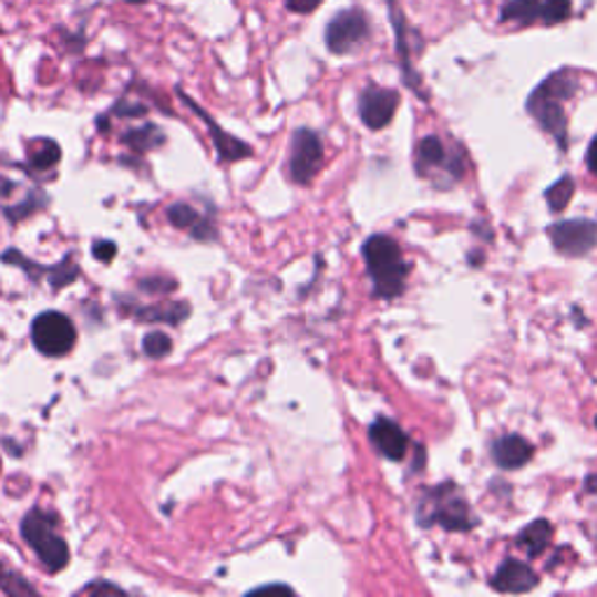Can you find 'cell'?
<instances>
[{"instance_id":"6da1fadb","label":"cell","mask_w":597,"mask_h":597,"mask_svg":"<svg viewBox=\"0 0 597 597\" xmlns=\"http://www.w3.org/2000/svg\"><path fill=\"white\" fill-rule=\"evenodd\" d=\"M581 75L579 71L558 69L546 75L525 101L527 115L533 117L550 138L565 150L567 147V103L579 94Z\"/></svg>"},{"instance_id":"7a4b0ae2","label":"cell","mask_w":597,"mask_h":597,"mask_svg":"<svg viewBox=\"0 0 597 597\" xmlns=\"http://www.w3.org/2000/svg\"><path fill=\"white\" fill-rule=\"evenodd\" d=\"M367 271L373 280V295L379 299H394L404 292L409 264L390 236H371L364 243Z\"/></svg>"},{"instance_id":"3957f363","label":"cell","mask_w":597,"mask_h":597,"mask_svg":"<svg viewBox=\"0 0 597 597\" xmlns=\"http://www.w3.org/2000/svg\"><path fill=\"white\" fill-rule=\"evenodd\" d=\"M19 533L35 553L38 563L50 574L65 569V565L71 563V548L59 533V516L54 512H45V508L38 506L31 508L21 521Z\"/></svg>"},{"instance_id":"277c9868","label":"cell","mask_w":597,"mask_h":597,"mask_svg":"<svg viewBox=\"0 0 597 597\" xmlns=\"http://www.w3.org/2000/svg\"><path fill=\"white\" fill-rule=\"evenodd\" d=\"M373 38V19L367 8L350 6L329 17L325 27V48L334 56H352Z\"/></svg>"},{"instance_id":"5b68a950","label":"cell","mask_w":597,"mask_h":597,"mask_svg":"<svg viewBox=\"0 0 597 597\" xmlns=\"http://www.w3.org/2000/svg\"><path fill=\"white\" fill-rule=\"evenodd\" d=\"M385 6H388L392 35H394V52H397V59H400V71H402L404 84L418 99L428 101L423 78H420V73L415 71V63H413L415 54H423L425 38L415 27H411V21H409L400 0H385Z\"/></svg>"},{"instance_id":"8992f818","label":"cell","mask_w":597,"mask_h":597,"mask_svg":"<svg viewBox=\"0 0 597 597\" xmlns=\"http://www.w3.org/2000/svg\"><path fill=\"white\" fill-rule=\"evenodd\" d=\"M574 17V0H504L500 6V24L516 29L560 27Z\"/></svg>"},{"instance_id":"52a82bcc","label":"cell","mask_w":597,"mask_h":597,"mask_svg":"<svg viewBox=\"0 0 597 597\" xmlns=\"http://www.w3.org/2000/svg\"><path fill=\"white\" fill-rule=\"evenodd\" d=\"M418 516L423 525H441L451 529V533H464V529H472L476 525L467 500L460 495L453 483L430 491L420 502Z\"/></svg>"},{"instance_id":"ba28073f","label":"cell","mask_w":597,"mask_h":597,"mask_svg":"<svg viewBox=\"0 0 597 597\" xmlns=\"http://www.w3.org/2000/svg\"><path fill=\"white\" fill-rule=\"evenodd\" d=\"M31 341L40 356L63 358L75 348L78 329L65 313L45 311L35 316L31 322Z\"/></svg>"},{"instance_id":"9c48e42d","label":"cell","mask_w":597,"mask_h":597,"mask_svg":"<svg viewBox=\"0 0 597 597\" xmlns=\"http://www.w3.org/2000/svg\"><path fill=\"white\" fill-rule=\"evenodd\" d=\"M415 168L418 175L436 183L451 185L462 178L460 152H449L439 136H425L415 147Z\"/></svg>"},{"instance_id":"30bf717a","label":"cell","mask_w":597,"mask_h":597,"mask_svg":"<svg viewBox=\"0 0 597 597\" xmlns=\"http://www.w3.org/2000/svg\"><path fill=\"white\" fill-rule=\"evenodd\" d=\"M322 162H325V147L320 136L306 126L297 128L290 141V164H287V168H290V178L297 185L313 183Z\"/></svg>"},{"instance_id":"8fae6325","label":"cell","mask_w":597,"mask_h":597,"mask_svg":"<svg viewBox=\"0 0 597 597\" xmlns=\"http://www.w3.org/2000/svg\"><path fill=\"white\" fill-rule=\"evenodd\" d=\"M175 94H178V99L192 110V113L206 124L208 134H210V141H213V145H215V150H217L219 162L234 164V162L250 159V157H253V147H250L246 141H240V138L227 134V131L210 117L208 110H204V107L198 105L189 94H185V92L181 90V86H178V90H175Z\"/></svg>"},{"instance_id":"7c38bea8","label":"cell","mask_w":597,"mask_h":597,"mask_svg":"<svg viewBox=\"0 0 597 597\" xmlns=\"http://www.w3.org/2000/svg\"><path fill=\"white\" fill-rule=\"evenodd\" d=\"M0 261L12 264V267H19L33 282H40L42 276H48L52 290H63V287L73 285L78 280V276H80V264L73 261V255H65V259L59 261L56 267H42V264L31 261L24 253L8 248L3 255H0Z\"/></svg>"},{"instance_id":"4fadbf2b","label":"cell","mask_w":597,"mask_h":597,"mask_svg":"<svg viewBox=\"0 0 597 597\" xmlns=\"http://www.w3.org/2000/svg\"><path fill=\"white\" fill-rule=\"evenodd\" d=\"M553 248L567 257H584L597 248V223L593 219H569L548 227Z\"/></svg>"},{"instance_id":"5bb4252c","label":"cell","mask_w":597,"mask_h":597,"mask_svg":"<svg viewBox=\"0 0 597 597\" xmlns=\"http://www.w3.org/2000/svg\"><path fill=\"white\" fill-rule=\"evenodd\" d=\"M397 107H400V92L388 90V86H379L373 82L364 86L358 99L360 120L371 131L385 128L394 120Z\"/></svg>"},{"instance_id":"9a60e30c","label":"cell","mask_w":597,"mask_h":597,"mask_svg":"<svg viewBox=\"0 0 597 597\" xmlns=\"http://www.w3.org/2000/svg\"><path fill=\"white\" fill-rule=\"evenodd\" d=\"M369 441L373 449L388 460H404L409 453V434L394 423L390 418H379L375 423L369 428Z\"/></svg>"},{"instance_id":"2e32d148","label":"cell","mask_w":597,"mask_h":597,"mask_svg":"<svg viewBox=\"0 0 597 597\" xmlns=\"http://www.w3.org/2000/svg\"><path fill=\"white\" fill-rule=\"evenodd\" d=\"M166 217L168 223L175 227V229H183V231H189L192 238L196 240H213L217 236V229L213 225V219H208L206 215L198 213L194 206L189 204H173L168 206L166 210Z\"/></svg>"},{"instance_id":"e0dca14e","label":"cell","mask_w":597,"mask_h":597,"mask_svg":"<svg viewBox=\"0 0 597 597\" xmlns=\"http://www.w3.org/2000/svg\"><path fill=\"white\" fill-rule=\"evenodd\" d=\"M537 586L535 569L521 560H504L493 577V588L500 593H527Z\"/></svg>"},{"instance_id":"ac0fdd59","label":"cell","mask_w":597,"mask_h":597,"mask_svg":"<svg viewBox=\"0 0 597 597\" xmlns=\"http://www.w3.org/2000/svg\"><path fill=\"white\" fill-rule=\"evenodd\" d=\"M128 313L134 316L138 322L183 325L192 313V306L187 301H159V303H150V306H131Z\"/></svg>"},{"instance_id":"d6986e66","label":"cell","mask_w":597,"mask_h":597,"mask_svg":"<svg viewBox=\"0 0 597 597\" xmlns=\"http://www.w3.org/2000/svg\"><path fill=\"white\" fill-rule=\"evenodd\" d=\"M533 446L521 434H506L493 444V457L502 470H521L533 457Z\"/></svg>"},{"instance_id":"ffe728a7","label":"cell","mask_w":597,"mask_h":597,"mask_svg":"<svg viewBox=\"0 0 597 597\" xmlns=\"http://www.w3.org/2000/svg\"><path fill=\"white\" fill-rule=\"evenodd\" d=\"M120 138L126 147H131L134 152H150V150H157L166 143V134L162 131V126L152 124V122H147L143 126L126 128Z\"/></svg>"},{"instance_id":"44dd1931","label":"cell","mask_w":597,"mask_h":597,"mask_svg":"<svg viewBox=\"0 0 597 597\" xmlns=\"http://www.w3.org/2000/svg\"><path fill=\"white\" fill-rule=\"evenodd\" d=\"M550 537H553V525L548 521L539 518V521L529 523L527 527L521 529L518 546L527 553L529 558H537V556H542V553L548 548Z\"/></svg>"},{"instance_id":"7402d4cb","label":"cell","mask_w":597,"mask_h":597,"mask_svg":"<svg viewBox=\"0 0 597 597\" xmlns=\"http://www.w3.org/2000/svg\"><path fill=\"white\" fill-rule=\"evenodd\" d=\"M61 159V145L52 138H38L33 150H29V162L27 171L29 173H45L52 171Z\"/></svg>"},{"instance_id":"603a6c76","label":"cell","mask_w":597,"mask_h":597,"mask_svg":"<svg viewBox=\"0 0 597 597\" xmlns=\"http://www.w3.org/2000/svg\"><path fill=\"white\" fill-rule=\"evenodd\" d=\"M0 593L19 597V595H38V588L0 558Z\"/></svg>"},{"instance_id":"cb8c5ba5","label":"cell","mask_w":597,"mask_h":597,"mask_svg":"<svg viewBox=\"0 0 597 597\" xmlns=\"http://www.w3.org/2000/svg\"><path fill=\"white\" fill-rule=\"evenodd\" d=\"M48 194L45 192H40V189H33L24 202H21V206L17 208H6V217L10 219V223H21V219H27L29 215H33L35 210L40 208H45L48 206Z\"/></svg>"},{"instance_id":"d4e9b609","label":"cell","mask_w":597,"mask_h":597,"mask_svg":"<svg viewBox=\"0 0 597 597\" xmlns=\"http://www.w3.org/2000/svg\"><path fill=\"white\" fill-rule=\"evenodd\" d=\"M572 196H574V181L569 178V175H565V178H560L558 183H553L546 189V202L556 213L565 210V206L569 204Z\"/></svg>"},{"instance_id":"484cf974","label":"cell","mask_w":597,"mask_h":597,"mask_svg":"<svg viewBox=\"0 0 597 597\" xmlns=\"http://www.w3.org/2000/svg\"><path fill=\"white\" fill-rule=\"evenodd\" d=\"M143 352L147 358L152 360H162L166 356H171L173 350V341L168 334H164V331H150V334L143 337Z\"/></svg>"},{"instance_id":"4316f807","label":"cell","mask_w":597,"mask_h":597,"mask_svg":"<svg viewBox=\"0 0 597 597\" xmlns=\"http://www.w3.org/2000/svg\"><path fill=\"white\" fill-rule=\"evenodd\" d=\"M147 113H150L147 103L136 101V99H128V96H122V99H117V101L113 103V107H110L105 115H107V117H122V120H126V117L138 120V117H145Z\"/></svg>"},{"instance_id":"83f0119b","label":"cell","mask_w":597,"mask_h":597,"mask_svg":"<svg viewBox=\"0 0 597 597\" xmlns=\"http://www.w3.org/2000/svg\"><path fill=\"white\" fill-rule=\"evenodd\" d=\"M138 290H141V292H147V295H154V297H166L168 292L178 290V282H175L173 278L152 276V278L138 280Z\"/></svg>"},{"instance_id":"f1b7e54d","label":"cell","mask_w":597,"mask_h":597,"mask_svg":"<svg viewBox=\"0 0 597 597\" xmlns=\"http://www.w3.org/2000/svg\"><path fill=\"white\" fill-rule=\"evenodd\" d=\"M325 0H285V10L297 17H308L322 8Z\"/></svg>"},{"instance_id":"f546056e","label":"cell","mask_w":597,"mask_h":597,"mask_svg":"<svg viewBox=\"0 0 597 597\" xmlns=\"http://www.w3.org/2000/svg\"><path fill=\"white\" fill-rule=\"evenodd\" d=\"M92 255L99 259V261H110L115 255H117V246L113 240H96L92 246Z\"/></svg>"},{"instance_id":"4dcf8cb0","label":"cell","mask_w":597,"mask_h":597,"mask_svg":"<svg viewBox=\"0 0 597 597\" xmlns=\"http://www.w3.org/2000/svg\"><path fill=\"white\" fill-rule=\"evenodd\" d=\"M586 164H588L590 173H593V175H597V136L593 138V143H590V147H588V154H586Z\"/></svg>"},{"instance_id":"1f68e13d","label":"cell","mask_w":597,"mask_h":597,"mask_svg":"<svg viewBox=\"0 0 597 597\" xmlns=\"http://www.w3.org/2000/svg\"><path fill=\"white\" fill-rule=\"evenodd\" d=\"M14 189H17V183L6 178V175H0V198H8Z\"/></svg>"},{"instance_id":"d6a6232c","label":"cell","mask_w":597,"mask_h":597,"mask_svg":"<svg viewBox=\"0 0 597 597\" xmlns=\"http://www.w3.org/2000/svg\"><path fill=\"white\" fill-rule=\"evenodd\" d=\"M122 593V588L113 586V584H92V586H86L84 593Z\"/></svg>"},{"instance_id":"836d02e7","label":"cell","mask_w":597,"mask_h":597,"mask_svg":"<svg viewBox=\"0 0 597 597\" xmlns=\"http://www.w3.org/2000/svg\"><path fill=\"white\" fill-rule=\"evenodd\" d=\"M117 3H124V6H131V8H145L150 0H117Z\"/></svg>"},{"instance_id":"e575fe53","label":"cell","mask_w":597,"mask_h":597,"mask_svg":"<svg viewBox=\"0 0 597 597\" xmlns=\"http://www.w3.org/2000/svg\"><path fill=\"white\" fill-rule=\"evenodd\" d=\"M595 423H597V420H595Z\"/></svg>"}]
</instances>
